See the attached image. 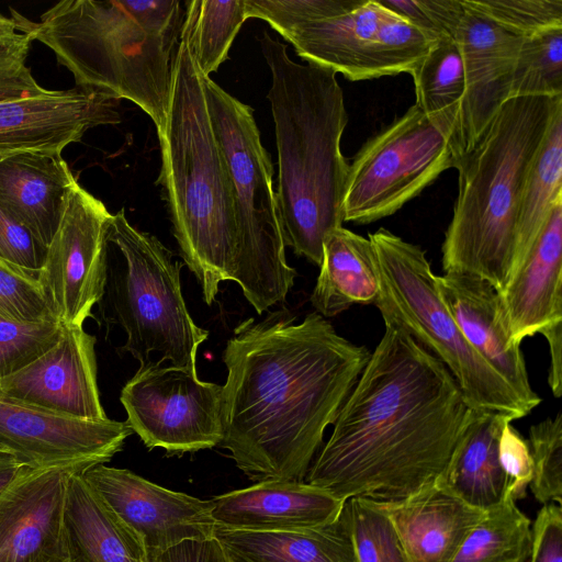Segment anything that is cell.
<instances>
[{
  "label": "cell",
  "mask_w": 562,
  "mask_h": 562,
  "mask_svg": "<svg viewBox=\"0 0 562 562\" xmlns=\"http://www.w3.org/2000/svg\"><path fill=\"white\" fill-rule=\"evenodd\" d=\"M281 308L240 322L227 340L222 441L254 481H303L370 351L318 313Z\"/></svg>",
  "instance_id": "obj_1"
},
{
  "label": "cell",
  "mask_w": 562,
  "mask_h": 562,
  "mask_svg": "<svg viewBox=\"0 0 562 562\" xmlns=\"http://www.w3.org/2000/svg\"><path fill=\"white\" fill-rule=\"evenodd\" d=\"M384 325L305 476L344 502L400 499L435 483L475 413L440 360Z\"/></svg>",
  "instance_id": "obj_2"
},
{
  "label": "cell",
  "mask_w": 562,
  "mask_h": 562,
  "mask_svg": "<svg viewBox=\"0 0 562 562\" xmlns=\"http://www.w3.org/2000/svg\"><path fill=\"white\" fill-rule=\"evenodd\" d=\"M271 72L268 100L278 149L276 191L285 246L321 266L323 241L342 226L349 162L341 153L348 123L342 89L333 70L293 61L286 46L259 38Z\"/></svg>",
  "instance_id": "obj_3"
},
{
  "label": "cell",
  "mask_w": 562,
  "mask_h": 562,
  "mask_svg": "<svg viewBox=\"0 0 562 562\" xmlns=\"http://www.w3.org/2000/svg\"><path fill=\"white\" fill-rule=\"evenodd\" d=\"M205 75L180 41L172 68L164 128L157 132L164 189L172 233L184 263L211 305L223 281L236 282L249 302L235 217L234 189L210 114Z\"/></svg>",
  "instance_id": "obj_4"
},
{
  "label": "cell",
  "mask_w": 562,
  "mask_h": 562,
  "mask_svg": "<svg viewBox=\"0 0 562 562\" xmlns=\"http://www.w3.org/2000/svg\"><path fill=\"white\" fill-rule=\"evenodd\" d=\"M11 13L18 32L48 46L77 87L127 99L164 128L184 20L179 0H64L40 22Z\"/></svg>",
  "instance_id": "obj_5"
},
{
  "label": "cell",
  "mask_w": 562,
  "mask_h": 562,
  "mask_svg": "<svg viewBox=\"0 0 562 562\" xmlns=\"http://www.w3.org/2000/svg\"><path fill=\"white\" fill-rule=\"evenodd\" d=\"M562 95L502 104L454 168L458 195L441 246L443 272L477 277L498 293L510 277L520 198Z\"/></svg>",
  "instance_id": "obj_6"
},
{
  "label": "cell",
  "mask_w": 562,
  "mask_h": 562,
  "mask_svg": "<svg viewBox=\"0 0 562 562\" xmlns=\"http://www.w3.org/2000/svg\"><path fill=\"white\" fill-rule=\"evenodd\" d=\"M380 272L374 305L384 324L401 328L440 360L477 412L514 420L528 415L512 387L475 352L440 297L437 276L425 251L386 228L369 234Z\"/></svg>",
  "instance_id": "obj_7"
},
{
  "label": "cell",
  "mask_w": 562,
  "mask_h": 562,
  "mask_svg": "<svg viewBox=\"0 0 562 562\" xmlns=\"http://www.w3.org/2000/svg\"><path fill=\"white\" fill-rule=\"evenodd\" d=\"M109 243L122 258L108 267L109 300L114 322L126 334L122 350L140 364L169 361L198 375L196 355L209 331L199 327L187 308L181 291L179 261L154 235L130 224L124 210L113 214Z\"/></svg>",
  "instance_id": "obj_8"
},
{
  "label": "cell",
  "mask_w": 562,
  "mask_h": 562,
  "mask_svg": "<svg viewBox=\"0 0 562 562\" xmlns=\"http://www.w3.org/2000/svg\"><path fill=\"white\" fill-rule=\"evenodd\" d=\"M213 126L232 177L240 251L251 286L250 305L260 315L285 300L295 270L285 257L273 166L254 110L205 77Z\"/></svg>",
  "instance_id": "obj_9"
},
{
  "label": "cell",
  "mask_w": 562,
  "mask_h": 562,
  "mask_svg": "<svg viewBox=\"0 0 562 562\" xmlns=\"http://www.w3.org/2000/svg\"><path fill=\"white\" fill-rule=\"evenodd\" d=\"M457 162L445 135L412 105L370 137L349 164L342 221L390 216Z\"/></svg>",
  "instance_id": "obj_10"
},
{
  "label": "cell",
  "mask_w": 562,
  "mask_h": 562,
  "mask_svg": "<svg viewBox=\"0 0 562 562\" xmlns=\"http://www.w3.org/2000/svg\"><path fill=\"white\" fill-rule=\"evenodd\" d=\"M32 42L20 33L0 47V155L61 151L88 130L121 121L120 100L113 95L40 86L26 66Z\"/></svg>",
  "instance_id": "obj_11"
},
{
  "label": "cell",
  "mask_w": 562,
  "mask_h": 562,
  "mask_svg": "<svg viewBox=\"0 0 562 562\" xmlns=\"http://www.w3.org/2000/svg\"><path fill=\"white\" fill-rule=\"evenodd\" d=\"M282 37L307 63L351 81L411 74L439 41L379 0H364L345 14L296 26Z\"/></svg>",
  "instance_id": "obj_12"
},
{
  "label": "cell",
  "mask_w": 562,
  "mask_h": 562,
  "mask_svg": "<svg viewBox=\"0 0 562 562\" xmlns=\"http://www.w3.org/2000/svg\"><path fill=\"white\" fill-rule=\"evenodd\" d=\"M222 392L181 368L150 362L126 382L120 401L125 423L148 449L182 454L221 443Z\"/></svg>",
  "instance_id": "obj_13"
},
{
  "label": "cell",
  "mask_w": 562,
  "mask_h": 562,
  "mask_svg": "<svg viewBox=\"0 0 562 562\" xmlns=\"http://www.w3.org/2000/svg\"><path fill=\"white\" fill-rule=\"evenodd\" d=\"M112 217L102 201L75 183L38 272L52 314L63 325L83 326L105 294Z\"/></svg>",
  "instance_id": "obj_14"
},
{
  "label": "cell",
  "mask_w": 562,
  "mask_h": 562,
  "mask_svg": "<svg viewBox=\"0 0 562 562\" xmlns=\"http://www.w3.org/2000/svg\"><path fill=\"white\" fill-rule=\"evenodd\" d=\"M110 509L142 540L147 553L214 538L211 499L157 485L127 469L103 464L81 473Z\"/></svg>",
  "instance_id": "obj_15"
},
{
  "label": "cell",
  "mask_w": 562,
  "mask_h": 562,
  "mask_svg": "<svg viewBox=\"0 0 562 562\" xmlns=\"http://www.w3.org/2000/svg\"><path fill=\"white\" fill-rule=\"evenodd\" d=\"M132 432L125 422L74 419L0 394V451L32 469L103 464Z\"/></svg>",
  "instance_id": "obj_16"
},
{
  "label": "cell",
  "mask_w": 562,
  "mask_h": 562,
  "mask_svg": "<svg viewBox=\"0 0 562 562\" xmlns=\"http://www.w3.org/2000/svg\"><path fill=\"white\" fill-rule=\"evenodd\" d=\"M94 346L95 337L83 326L63 325L52 348L0 380V394L59 416L108 419L98 387Z\"/></svg>",
  "instance_id": "obj_17"
},
{
  "label": "cell",
  "mask_w": 562,
  "mask_h": 562,
  "mask_svg": "<svg viewBox=\"0 0 562 562\" xmlns=\"http://www.w3.org/2000/svg\"><path fill=\"white\" fill-rule=\"evenodd\" d=\"M87 469L27 467L0 492V562H68L63 527L67 482Z\"/></svg>",
  "instance_id": "obj_18"
},
{
  "label": "cell",
  "mask_w": 562,
  "mask_h": 562,
  "mask_svg": "<svg viewBox=\"0 0 562 562\" xmlns=\"http://www.w3.org/2000/svg\"><path fill=\"white\" fill-rule=\"evenodd\" d=\"M437 286L469 345L531 412L541 397L531 387L520 346L507 336L498 292L477 277L457 272L437 276Z\"/></svg>",
  "instance_id": "obj_19"
},
{
  "label": "cell",
  "mask_w": 562,
  "mask_h": 562,
  "mask_svg": "<svg viewBox=\"0 0 562 562\" xmlns=\"http://www.w3.org/2000/svg\"><path fill=\"white\" fill-rule=\"evenodd\" d=\"M463 3V0H462ZM454 34L465 77V154L509 99L514 65L522 37L514 35L465 4Z\"/></svg>",
  "instance_id": "obj_20"
},
{
  "label": "cell",
  "mask_w": 562,
  "mask_h": 562,
  "mask_svg": "<svg viewBox=\"0 0 562 562\" xmlns=\"http://www.w3.org/2000/svg\"><path fill=\"white\" fill-rule=\"evenodd\" d=\"M211 503L216 527L286 531L335 521L345 502L305 481L263 480L217 495Z\"/></svg>",
  "instance_id": "obj_21"
},
{
  "label": "cell",
  "mask_w": 562,
  "mask_h": 562,
  "mask_svg": "<svg viewBox=\"0 0 562 562\" xmlns=\"http://www.w3.org/2000/svg\"><path fill=\"white\" fill-rule=\"evenodd\" d=\"M562 202L558 203L533 248L498 293L512 344L562 322Z\"/></svg>",
  "instance_id": "obj_22"
},
{
  "label": "cell",
  "mask_w": 562,
  "mask_h": 562,
  "mask_svg": "<svg viewBox=\"0 0 562 562\" xmlns=\"http://www.w3.org/2000/svg\"><path fill=\"white\" fill-rule=\"evenodd\" d=\"M369 501L391 520L411 562H451L485 513L437 481L404 498Z\"/></svg>",
  "instance_id": "obj_23"
},
{
  "label": "cell",
  "mask_w": 562,
  "mask_h": 562,
  "mask_svg": "<svg viewBox=\"0 0 562 562\" xmlns=\"http://www.w3.org/2000/svg\"><path fill=\"white\" fill-rule=\"evenodd\" d=\"M77 179L61 151H21L0 160V203L46 247Z\"/></svg>",
  "instance_id": "obj_24"
},
{
  "label": "cell",
  "mask_w": 562,
  "mask_h": 562,
  "mask_svg": "<svg viewBox=\"0 0 562 562\" xmlns=\"http://www.w3.org/2000/svg\"><path fill=\"white\" fill-rule=\"evenodd\" d=\"M63 527L68 562H149L142 540L79 472L67 482Z\"/></svg>",
  "instance_id": "obj_25"
},
{
  "label": "cell",
  "mask_w": 562,
  "mask_h": 562,
  "mask_svg": "<svg viewBox=\"0 0 562 562\" xmlns=\"http://www.w3.org/2000/svg\"><path fill=\"white\" fill-rule=\"evenodd\" d=\"M510 416L477 412L456 445L437 482L467 505L486 512L510 493L498 459V439Z\"/></svg>",
  "instance_id": "obj_26"
},
{
  "label": "cell",
  "mask_w": 562,
  "mask_h": 562,
  "mask_svg": "<svg viewBox=\"0 0 562 562\" xmlns=\"http://www.w3.org/2000/svg\"><path fill=\"white\" fill-rule=\"evenodd\" d=\"M214 538L232 562H357L342 510L335 521L315 528L251 531L215 527Z\"/></svg>",
  "instance_id": "obj_27"
},
{
  "label": "cell",
  "mask_w": 562,
  "mask_h": 562,
  "mask_svg": "<svg viewBox=\"0 0 562 562\" xmlns=\"http://www.w3.org/2000/svg\"><path fill=\"white\" fill-rule=\"evenodd\" d=\"M321 271L311 295L316 313L336 316L356 304H374L380 272L371 240L342 226L323 241Z\"/></svg>",
  "instance_id": "obj_28"
},
{
  "label": "cell",
  "mask_w": 562,
  "mask_h": 562,
  "mask_svg": "<svg viewBox=\"0 0 562 562\" xmlns=\"http://www.w3.org/2000/svg\"><path fill=\"white\" fill-rule=\"evenodd\" d=\"M409 75L415 104L445 135L458 160L465 154V77L454 37L439 40Z\"/></svg>",
  "instance_id": "obj_29"
},
{
  "label": "cell",
  "mask_w": 562,
  "mask_h": 562,
  "mask_svg": "<svg viewBox=\"0 0 562 562\" xmlns=\"http://www.w3.org/2000/svg\"><path fill=\"white\" fill-rule=\"evenodd\" d=\"M560 202H562V108L552 119L544 144L530 170L520 198L509 281L533 248L555 205Z\"/></svg>",
  "instance_id": "obj_30"
},
{
  "label": "cell",
  "mask_w": 562,
  "mask_h": 562,
  "mask_svg": "<svg viewBox=\"0 0 562 562\" xmlns=\"http://www.w3.org/2000/svg\"><path fill=\"white\" fill-rule=\"evenodd\" d=\"M246 20V0L186 2L180 41L186 43L203 75L210 77L228 58Z\"/></svg>",
  "instance_id": "obj_31"
},
{
  "label": "cell",
  "mask_w": 562,
  "mask_h": 562,
  "mask_svg": "<svg viewBox=\"0 0 562 562\" xmlns=\"http://www.w3.org/2000/svg\"><path fill=\"white\" fill-rule=\"evenodd\" d=\"M531 542V521L508 495L486 510L451 562H524Z\"/></svg>",
  "instance_id": "obj_32"
},
{
  "label": "cell",
  "mask_w": 562,
  "mask_h": 562,
  "mask_svg": "<svg viewBox=\"0 0 562 562\" xmlns=\"http://www.w3.org/2000/svg\"><path fill=\"white\" fill-rule=\"evenodd\" d=\"M558 95H562V26L522 40L509 86V99Z\"/></svg>",
  "instance_id": "obj_33"
},
{
  "label": "cell",
  "mask_w": 562,
  "mask_h": 562,
  "mask_svg": "<svg viewBox=\"0 0 562 562\" xmlns=\"http://www.w3.org/2000/svg\"><path fill=\"white\" fill-rule=\"evenodd\" d=\"M342 512L357 562H411L393 524L369 499L350 497Z\"/></svg>",
  "instance_id": "obj_34"
},
{
  "label": "cell",
  "mask_w": 562,
  "mask_h": 562,
  "mask_svg": "<svg viewBox=\"0 0 562 562\" xmlns=\"http://www.w3.org/2000/svg\"><path fill=\"white\" fill-rule=\"evenodd\" d=\"M532 460L529 484L533 497L541 504H562V416L532 425L528 442Z\"/></svg>",
  "instance_id": "obj_35"
},
{
  "label": "cell",
  "mask_w": 562,
  "mask_h": 562,
  "mask_svg": "<svg viewBox=\"0 0 562 562\" xmlns=\"http://www.w3.org/2000/svg\"><path fill=\"white\" fill-rule=\"evenodd\" d=\"M463 3L522 38L562 26V0H463Z\"/></svg>",
  "instance_id": "obj_36"
},
{
  "label": "cell",
  "mask_w": 562,
  "mask_h": 562,
  "mask_svg": "<svg viewBox=\"0 0 562 562\" xmlns=\"http://www.w3.org/2000/svg\"><path fill=\"white\" fill-rule=\"evenodd\" d=\"M58 321L19 322L0 316V380L29 366L59 339Z\"/></svg>",
  "instance_id": "obj_37"
},
{
  "label": "cell",
  "mask_w": 562,
  "mask_h": 562,
  "mask_svg": "<svg viewBox=\"0 0 562 562\" xmlns=\"http://www.w3.org/2000/svg\"><path fill=\"white\" fill-rule=\"evenodd\" d=\"M38 272L0 258V316L19 322L57 321L45 297Z\"/></svg>",
  "instance_id": "obj_38"
},
{
  "label": "cell",
  "mask_w": 562,
  "mask_h": 562,
  "mask_svg": "<svg viewBox=\"0 0 562 562\" xmlns=\"http://www.w3.org/2000/svg\"><path fill=\"white\" fill-rule=\"evenodd\" d=\"M364 0H246V16L266 21L280 35L315 21L345 14Z\"/></svg>",
  "instance_id": "obj_39"
},
{
  "label": "cell",
  "mask_w": 562,
  "mask_h": 562,
  "mask_svg": "<svg viewBox=\"0 0 562 562\" xmlns=\"http://www.w3.org/2000/svg\"><path fill=\"white\" fill-rule=\"evenodd\" d=\"M379 2L437 40L453 37L464 14L462 0H379Z\"/></svg>",
  "instance_id": "obj_40"
},
{
  "label": "cell",
  "mask_w": 562,
  "mask_h": 562,
  "mask_svg": "<svg viewBox=\"0 0 562 562\" xmlns=\"http://www.w3.org/2000/svg\"><path fill=\"white\" fill-rule=\"evenodd\" d=\"M47 247L12 212L0 203V258L38 272Z\"/></svg>",
  "instance_id": "obj_41"
},
{
  "label": "cell",
  "mask_w": 562,
  "mask_h": 562,
  "mask_svg": "<svg viewBox=\"0 0 562 562\" xmlns=\"http://www.w3.org/2000/svg\"><path fill=\"white\" fill-rule=\"evenodd\" d=\"M498 459L510 481V493L515 501L526 496L532 479V460L528 442L507 422L498 439Z\"/></svg>",
  "instance_id": "obj_42"
},
{
  "label": "cell",
  "mask_w": 562,
  "mask_h": 562,
  "mask_svg": "<svg viewBox=\"0 0 562 562\" xmlns=\"http://www.w3.org/2000/svg\"><path fill=\"white\" fill-rule=\"evenodd\" d=\"M524 562H562V506L548 503L531 525V542Z\"/></svg>",
  "instance_id": "obj_43"
},
{
  "label": "cell",
  "mask_w": 562,
  "mask_h": 562,
  "mask_svg": "<svg viewBox=\"0 0 562 562\" xmlns=\"http://www.w3.org/2000/svg\"><path fill=\"white\" fill-rule=\"evenodd\" d=\"M149 562H228L215 538L184 541L165 551L148 553Z\"/></svg>",
  "instance_id": "obj_44"
},
{
  "label": "cell",
  "mask_w": 562,
  "mask_h": 562,
  "mask_svg": "<svg viewBox=\"0 0 562 562\" xmlns=\"http://www.w3.org/2000/svg\"><path fill=\"white\" fill-rule=\"evenodd\" d=\"M548 341L550 352V367L548 383L552 394L559 398L562 395V322H557L541 331Z\"/></svg>",
  "instance_id": "obj_45"
},
{
  "label": "cell",
  "mask_w": 562,
  "mask_h": 562,
  "mask_svg": "<svg viewBox=\"0 0 562 562\" xmlns=\"http://www.w3.org/2000/svg\"><path fill=\"white\" fill-rule=\"evenodd\" d=\"M27 468L12 454L0 451V492L13 483Z\"/></svg>",
  "instance_id": "obj_46"
},
{
  "label": "cell",
  "mask_w": 562,
  "mask_h": 562,
  "mask_svg": "<svg viewBox=\"0 0 562 562\" xmlns=\"http://www.w3.org/2000/svg\"><path fill=\"white\" fill-rule=\"evenodd\" d=\"M19 34L14 20L0 13V47L13 41Z\"/></svg>",
  "instance_id": "obj_47"
},
{
  "label": "cell",
  "mask_w": 562,
  "mask_h": 562,
  "mask_svg": "<svg viewBox=\"0 0 562 562\" xmlns=\"http://www.w3.org/2000/svg\"><path fill=\"white\" fill-rule=\"evenodd\" d=\"M3 157H5V156L0 155V160H1Z\"/></svg>",
  "instance_id": "obj_48"
},
{
  "label": "cell",
  "mask_w": 562,
  "mask_h": 562,
  "mask_svg": "<svg viewBox=\"0 0 562 562\" xmlns=\"http://www.w3.org/2000/svg\"><path fill=\"white\" fill-rule=\"evenodd\" d=\"M227 559H228V558H227ZM228 562H232V561H229V560H228Z\"/></svg>",
  "instance_id": "obj_49"
}]
</instances>
